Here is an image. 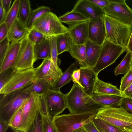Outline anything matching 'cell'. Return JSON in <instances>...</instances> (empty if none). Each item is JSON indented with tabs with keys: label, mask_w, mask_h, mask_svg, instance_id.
<instances>
[{
	"label": "cell",
	"mask_w": 132,
	"mask_h": 132,
	"mask_svg": "<svg viewBox=\"0 0 132 132\" xmlns=\"http://www.w3.org/2000/svg\"><path fill=\"white\" fill-rule=\"evenodd\" d=\"M95 116L125 132L132 128V114L122 107L104 106Z\"/></svg>",
	"instance_id": "cell-2"
},
{
	"label": "cell",
	"mask_w": 132,
	"mask_h": 132,
	"mask_svg": "<svg viewBox=\"0 0 132 132\" xmlns=\"http://www.w3.org/2000/svg\"><path fill=\"white\" fill-rule=\"evenodd\" d=\"M89 21L69 26L67 32L73 43L78 44H85L88 39Z\"/></svg>",
	"instance_id": "cell-15"
},
{
	"label": "cell",
	"mask_w": 132,
	"mask_h": 132,
	"mask_svg": "<svg viewBox=\"0 0 132 132\" xmlns=\"http://www.w3.org/2000/svg\"><path fill=\"white\" fill-rule=\"evenodd\" d=\"M86 68L92 69L96 63L100 54L101 46L92 42L88 39L85 44Z\"/></svg>",
	"instance_id": "cell-20"
},
{
	"label": "cell",
	"mask_w": 132,
	"mask_h": 132,
	"mask_svg": "<svg viewBox=\"0 0 132 132\" xmlns=\"http://www.w3.org/2000/svg\"><path fill=\"white\" fill-rule=\"evenodd\" d=\"M22 120V112L21 108L14 114L8 124L13 131L18 130L21 127Z\"/></svg>",
	"instance_id": "cell-36"
},
{
	"label": "cell",
	"mask_w": 132,
	"mask_h": 132,
	"mask_svg": "<svg viewBox=\"0 0 132 132\" xmlns=\"http://www.w3.org/2000/svg\"><path fill=\"white\" fill-rule=\"evenodd\" d=\"M59 18L62 23H65L69 26L90 20L81 13L72 10L60 16Z\"/></svg>",
	"instance_id": "cell-27"
},
{
	"label": "cell",
	"mask_w": 132,
	"mask_h": 132,
	"mask_svg": "<svg viewBox=\"0 0 132 132\" xmlns=\"http://www.w3.org/2000/svg\"><path fill=\"white\" fill-rule=\"evenodd\" d=\"M54 84L53 81L48 78H36L31 84L24 89L22 92L29 94L35 93L40 96L51 89Z\"/></svg>",
	"instance_id": "cell-19"
},
{
	"label": "cell",
	"mask_w": 132,
	"mask_h": 132,
	"mask_svg": "<svg viewBox=\"0 0 132 132\" xmlns=\"http://www.w3.org/2000/svg\"><path fill=\"white\" fill-rule=\"evenodd\" d=\"M93 93L123 97L122 93L116 86L105 82L100 79L98 77L96 80Z\"/></svg>",
	"instance_id": "cell-22"
},
{
	"label": "cell",
	"mask_w": 132,
	"mask_h": 132,
	"mask_svg": "<svg viewBox=\"0 0 132 132\" xmlns=\"http://www.w3.org/2000/svg\"><path fill=\"white\" fill-rule=\"evenodd\" d=\"M87 0L102 10L110 3V0Z\"/></svg>",
	"instance_id": "cell-43"
},
{
	"label": "cell",
	"mask_w": 132,
	"mask_h": 132,
	"mask_svg": "<svg viewBox=\"0 0 132 132\" xmlns=\"http://www.w3.org/2000/svg\"><path fill=\"white\" fill-rule=\"evenodd\" d=\"M50 8L42 6L32 10L27 23V27L29 29L32 27L35 21L44 14L51 12Z\"/></svg>",
	"instance_id": "cell-33"
},
{
	"label": "cell",
	"mask_w": 132,
	"mask_h": 132,
	"mask_svg": "<svg viewBox=\"0 0 132 132\" xmlns=\"http://www.w3.org/2000/svg\"><path fill=\"white\" fill-rule=\"evenodd\" d=\"M130 69L132 71V57L131 60V62Z\"/></svg>",
	"instance_id": "cell-54"
},
{
	"label": "cell",
	"mask_w": 132,
	"mask_h": 132,
	"mask_svg": "<svg viewBox=\"0 0 132 132\" xmlns=\"http://www.w3.org/2000/svg\"><path fill=\"white\" fill-rule=\"evenodd\" d=\"M8 31L6 23L3 22L0 24V42L7 36Z\"/></svg>",
	"instance_id": "cell-44"
},
{
	"label": "cell",
	"mask_w": 132,
	"mask_h": 132,
	"mask_svg": "<svg viewBox=\"0 0 132 132\" xmlns=\"http://www.w3.org/2000/svg\"><path fill=\"white\" fill-rule=\"evenodd\" d=\"M27 37L34 45L40 44L46 37L42 33L32 27L29 30Z\"/></svg>",
	"instance_id": "cell-35"
},
{
	"label": "cell",
	"mask_w": 132,
	"mask_h": 132,
	"mask_svg": "<svg viewBox=\"0 0 132 132\" xmlns=\"http://www.w3.org/2000/svg\"><path fill=\"white\" fill-rule=\"evenodd\" d=\"M40 96L32 93L27 99L21 108L22 122L21 127L18 130L26 132L35 120L39 111Z\"/></svg>",
	"instance_id": "cell-11"
},
{
	"label": "cell",
	"mask_w": 132,
	"mask_h": 132,
	"mask_svg": "<svg viewBox=\"0 0 132 132\" xmlns=\"http://www.w3.org/2000/svg\"><path fill=\"white\" fill-rule=\"evenodd\" d=\"M13 132H22V131H18V130H16V131H14Z\"/></svg>",
	"instance_id": "cell-55"
},
{
	"label": "cell",
	"mask_w": 132,
	"mask_h": 132,
	"mask_svg": "<svg viewBox=\"0 0 132 132\" xmlns=\"http://www.w3.org/2000/svg\"><path fill=\"white\" fill-rule=\"evenodd\" d=\"M67 108L65 94L50 89L40 96L39 111L42 114L54 118Z\"/></svg>",
	"instance_id": "cell-3"
},
{
	"label": "cell",
	"mask_w": 132,
	"mask_h": 132,
	"mask_svg": "<svg viewBox=\"0 0 132 132\" xmlns=\"http://www.w3.org/2000/svg\"><path fill=\"white\" fill-rule=\"evenodd\" d=\"M132 83V71L130 70L121 77L119 90L123 93Z\"/></svg>",
	"instance_id": "cell-39"
},
{
	"label": "cell",
	"mask_w": 132,
	"mask_h": 132,
	"mask_svg": "<svg viewBox=\"0 0 132 132\" xmlns=\"http://www.w3.org/2000/svg\"><path fill=\"white\" fill-rule=\"evenodd\" d=\"M34 61L41 59L51 58L49 37H46L40 44L34 45Z\"/></svg>",
	"instance_id": "cell-25"
},
{
	"label": "cell",
	"mask_w": 132,
	"mask_h": 132,
	"mask_svg": "<svg viewBox=\"0 0 132 132\" xmlns=\"http://www.w3.org/2000/svg\"><path fill=\"white\" fill-rule=\"evenodd\" d=\"M127 51H128L132 53V32L127 47Z\"/></svg>",
	"instance_id": "cell-51"
},
{
	"label": "cell",
	"mask_w": 132,
	"mask_h": 132,
	"mask_svg": "<svg viewBox=\"0 0 132 132\" xmlns=\"http://www.w3.org/2000/svg\"><path fill=\"white\" fill-rule=\"evenodd\" d=\"M10 42L7 36L0 42V64L2 62L7 52Z\"/></svg>",
	"instance_id": "cell-40"
},
{
	"label": "cell",
	"mask_w": 132,
	"mask_h": 132,
	"mask_svg": "<svg viewBox=\"0 0 132 132\" xmlns=\"http://www.w3.org/2000/svg\"><path fill=\"white\" fill-rule=\"evenodd\" d=\"M56 40L58 55L65 52H68L73 43L68 32L57 35Z\"/></svg>",
	"instance_id": "cell-29"
},
{
	"label": "cell",
	"mask_w": 132,
	"mask_h": 132,
	"mask_svg": "<svg viewBox=\"0 0 132 132\" xmlns=\"http://www.w3.org/2000/svg\"><path fill=\"white\" fill-rule=\"evenodd\" d=\"M20 45V41L11 42L4 59L0 64V73L13 68L16 59Z\"/></svg>",
	"instance_id": "cell-18"
},
{
	"label": "cell",
	"mask_w": 132,
	"mask_h": 132,
	"mask_svg": "<svg viewBox=\"0 0 132 132\" xmlns=\"http://www.w3.org/2000/svg\"><path fill=\"white\" fill-rule=\"evenodd\" d=\"M26 132H43L42 116L39 111L35 120Z\"/></svg>",
	"instance_id": "cell-37"
},
{
	"label": "cell",
	"mask_w": 132,
	"mask_h": 132,
	"mask_svg": "<svg viewBox=\"0 0 132 132\" xmlns=\"http://www.w3.org/2000/svg\"><path fill=\"white\" fill-rule=\"evenodd\" d=\"M9 127L8 123L0 121V132H6Z\"/></svg>",
	"instance_id": "cell-49"
},
{
	"label": "cell",
	"mask_w": 132,
	"mask_h": 132,
	"mask_svg": "<svg viewBox=\"0 0 132 132\" xmlns=\"http://www.w3.org/2000/svg\"><path fill=\"white\" fill-rule=\"evenodd\" d=\"M35 69L36 78H48L54 84L63 73L61 69L55 66L51 58L43 59L40 65Z\"/></svg>",
	"instance_id": "cell-14"
},
{
	"label": "cell",
	"mask_w": 132,
	"mask_h": 132,
	"mask_svg": "<svg viewBox=\"0 0 132 132\" xmlns=\"http://www.w3.org/2000/svg\"><path fill=\"white\" fill-rule=\"evenodd\" d=\"M120 107H122L126 111L132 114V101L131 99L123 97Z\"/></svg>",
	"instance_id": "cell-41"
},
{
	"label": "cell",
	"mask_w": 132,
	"mask_h": 132,
	"mask_svg": "<svg viewBox=\"0 0 132 132\" xmlns=\"http://www.w3.org/2000/svg\"><path fill=\"white\" fill-rule=\"evenodd\" d=\"M49 39L51 60L57 68H59V64L60 63V60L57 57L58 55L56 44V36L50 37Z\"/></svg>",
	"instance_id": "cell-34"
},
{
	"label": "cell",
	"mask_w": 132,
	"mask_h": 132,
	"mask_svg": "<svg viewBox=\"0 0 132 132\" xmlns=\"http://www.w3.org/2000/svg\"><path fill=\"white\" fill-rule=\"evenodd\" d=\"M96 102L103 106L120 107L123 97L113 95H106L93 93L90 96Z\"/></svg>",
	"instance_id": "cell-23"
},
{
	"label": "cell",
	"mask_w": 132,
	"mask_h": 132,
	"mask_svg": "<svg viewBox=\"0 0 132 132\" xmlns=\"http://www.w3.org/2000/svg\"><path fill=\"white\" fill-rule=\"evenodd\" d=\"M20 45L13 69L24 70L34 68V44L27 36L20 41Z\"/></svg>",
	"instance_id": "cell-12"
},
{
	"label": "cell",
	"mask_w": 132,
	"mask_h": 132,
	"mask_svg": "<svg viewBox=\"0 0 132 132\" xmlns=\"http://www.w3.org/2000/svg\"><path fill=\"white\" fill-rule=\"evenodd\" d=\"M72 10L81 13L90 20L102 17L104 14L101 9L87 0L78 1Z\"/></svg>",
	"instance_id": "cell-16"
},
{
	"label": "cell",
	"mask_w": 132,
	"mask_h": 132,
	"mask_svg": "<svg viewBox=\"0 0 132 132\" xmlns=\"http://www.w3.org/2000/svg\"><path fill=\"white\" fill-rule=\"evenodd\" d=\"M4 11L5 18L11 8L12 0H0Z\"/></svg>",
	"instance_id": "cell-47"
},
{
	"label": "cell",
	"mask_w": 132,
	"mask_h": 132,
	"mask_svg": "<svg viewBox=\"0 0 132 132\" xmlns=\"http://www.w3.org/2000/svg\"><path fill=\"white\" fill-rule=\"evenodd\" d=\"M13 68H10L0 73V89L8 79Z\"/></svg>",
	"instance_id": "cell-42"
},
{
	"label": "cell",
	"mask_w": 132,
	"mask_h": 132,
	"mask_svg": "<svg viewBox=\"0 0 132 132\" xmlns=\"http://www.w3.org/2000/svg\"><path fill=\"white\" fill-rule=\"evenodd\" d=\"M83 127L87 132H100L94 124L93 120L85 124Z\"/></svg>",
	"instance_id": "cell-45"
},
{
	"label": "cell",
	"mask_w": 132,
	"mask_h": 132,
	"mask_svg": "<svg viewBox=\"0 0 132 132\" xmlns=\"http://www.w3.org/2000/svg\"><path fill=\"white\" fill-rule=\"evenodd\" d=\"M125 132H132V128L126 130Z\"/></svg>",
	"instance_id": "cell-53"
},
{
	"label": "cell",
	"mask_w": 132,
	"mask_h": 132,
	"mask_svg": "<svg viewBox=\"0 0 132 132\" xmlns=\"http://www.w3.org/2000/svg\"><path fill=\"white\" fill-rule=\"evenodd\" d=\"M65 96L67 108L71 114L97 113L104 107L95 102L76 83L73 84Z\"/></svg>",
	"instance_id": "cell-1"
},
{
	"label": "cell",
	"mask_w": 132,
	"mask_h": 132,
	"mask_svg": "<svg viewBox=\"0 0 132 132\" xmlns=\"http://www.w3.org/2000/svg\"><path fill=\"white\" fill-rule=\"evenodd\" d=\"M79 83L85 92L90 96L93 92L94 86L98 74L92 68L80 67Z\"/></svg>",
	"instance_id": "cell-17"
},
{
	"label": "cell",
	"mask_w": 132,
	"mask_h": 132,
	"mask_svg": "<svg viewBox=\"0 0 132 132\" xmlns=\"http://www.w3.org/2000/svg\"><path fill=\"white\" fill-rule=\"evenodd\" d=\"M127 49L106 39L101 46L99 57L93 69L98 74L101 71L114 63Z\"/></svg>",
	"instance_id": "cell-9"
},
{
	"label": "cell",
	"mask_w": 132,
	"mask_h": 132,
	"mask_svg": "<svg viewBox=\"0 0 132 132\" xmlns=\"http://www.w3.org/2000/svg\"><path fill=\"white\" fill-rule=\"evenodd\" d=\"M103 17L106 32V39L127 48L132 32V27L125 24L104 14Z\"/></svg>",
	"instance_id": "cell-4"
},
{
	"label": "cell",
	"mask_w": 132,
	"mask_h": 132,
	"mask_svg": "<svg viewBox=\"0 0 132 132\" xmlns=\"http://www.w3.org/2000/svg\"><path fill=\"white\" fill-rule=\"evenodd\" d=\"M76 61L72 64L64 72L56 82L53 85L51 89L60 91V88L65 85L68 84L72 80V75L74 71L77 69L79 65Z\"/></svg>",
	"instance_id": "cell-24"
},
{
	"label": "cell",
	"mask_w": 132,
	"mask_h": 132,
	"mask_svg": "<svg viewBox=\"0 0 132 132\" xmlns=\"http://www.w3.org/2000/svg\"><path fill=\"white\" fill-rule=\"evenodd\" d=\"M73 132H87L83 127L79 128Z\"/></svg>",
	"instance_id": "cell-52"
},
{
	"label": "cell",
	"mask_w": 132,
	"mask_h": 132,
	"mask_svg": "<svg viewBox=\"0 0 132 132\" xmlns=\"http://www.w3.org/2000/svg\"><path fill=\"white\" fill-rule=\"evenodd\" d=\"M88 39L101 46L106 38L104 21L102 16L89 21Z\"/></svg>",
	"instance_id": "cell-13"
},
{
	"label": "cell",
	"mask_w": 132,
	"mask_h": 132,
	"mask_svg": "<svg viewBox=\"0 0 132 132\" xmlns=\"http://www.w3.org/2000/svg\"><path fill=\"white\" fill-rule=\"evenodd\" d=\"M29 31L18 18L8 31L7 36L10 42L20 41L27 36Z\"/></svg>",
	"instance_id": "cell-21"
},
{
	"label": "cell",
	"mask_w": 132,
	"mask_h": 132,
	"mask_svg": "<svg viewBox=\"0 0 132 132\" xmlns=\"http://www.w3.org/2000/svg\"><path fill=\"white\" fill-rule=\"evenodd\" d=\"M32 27L47 37L67 32L68 28L62 24L55 14L51 12L44 14L37 19Z\"/></svg>",
	"instance_id": "cell-8"
},
{
	"label": "cell",
	"mask_w": 132,
	"mask_h": 132,
	"mask_svg": "<svg viewBox=\"0 0 132 132\" xmlns=\"http://www.w3.org/2000/svg\"><path fill=\"white\" fill-rule=\"evenodd\" d=\"M21 90L0 94V121L8 123L14 114L21 108L30 94Z\"/></svg>",
	"instance_id": "cell-6"
},
{
	"label": "cell",
	"mask_w": 132,
	"mask_h": 132,
	"mask_svg": "<svg viewBox=\"0 0 132 132\" xmlns=\"http://www.w3.org/2000/svg\"><path fill=\"white\" fill-rule=\"evenodd\" d=\"M80 76V69H77L75 70L72 75V80L74 83L78 84L80 86L79 80Z\"/></svg>",
	"instance_id": "cell-46"
},
{
	"label": "cell",
	"mask_w": 132,
	"mask_h": 132,
	"mask_svg": "<svg viewBox=\"0 0 132 132\" xmlns=\"http://www.w3.org/2000/svg\"><path fill=\"white\" fill-rule=\"evenodd\" d=\"M122 95L123 97L129 98L132 100V83L122 93Z\"/></svg>",
	"instance_id": "cell-48"
},
{
	"label": "cell",
	"mask_w": 132,
	"mask_h": 132,
	"mask_svg": "<svg viewBox=\"0 0 132 132\" xmlns=\"http://www.w3.org/2000/svg\"><path fill=\"white\" fill-rule=\"evenodd\" d=\"M5 18L4 11L1 2L0 0V24L4 21Z\"/></svg>",
	"instance_id": "cell-50"
},
{
	"label": "cell",
	"mask_w": 132,
	"mask_h": 132,
	"mask_svg": "<svg viewBox=\"0 0 132 132\" xmlns=\"http://www.w3.org/2000/svg\"><path fill=\"white\" fill-rule=\"evenodd\" d=\"M42 116L43 132H58L54 123L53 119L47 115Z\"/></svg>",
	"instance_id": "cell-38"
},
{
	"label": "cell",
	"mask_w": 132,
	"mask_h": 132,
	"mask_svg": "<svg viewBox=\"0 0 132 132\" xmlns=\"http://www.w3.org/2000/svg\"><path fill=\"white\" fill-rule=\"evenodd\" d=\"M32 10L29 0H20L18 18L20 21L27 27Z\"/></svg>",
	"instance_id": "cell-28"
},
{
	"label": "cell",
	"mask_w": 132,
	"mask_h": 132,
	"mask_svg": "<svg viewBox=\"0 0 132 132\" xmlns=\"http://www.w3.org/2000/svg\"><path fill=\"white\" fill-rule=\"evenodd\" d=\"M19 3L20 0H15L14 1L3 21L6 23L8 31L18 18Z\"/></svg>",
	"instance_id": "cell-31"
},
{
	"label": "cell",
	"mask_w": 132,
	"mask_h": 132,
	"mask_svg": "<svg viewBox=\"0 0 132 132\" xmlns=\"http://www.w3.org/2000/svg\"><path fill=\"white\" fill-rule=\"evenodd\" d=\"M95 126L100 132H125L95 116L93 119Z\"/></svg>",
	"instance_id": "cell-32"
},
{
	"label": "cell",
	"mask_w": 132,
	"mask_h": 132,
	"mask_svg": "<svg viewBox=\"0 0 132 132\" xmlns=\"http://www.w3.org/2000/svg\"><path fill=\"white\" fill-rule=\"evenodd\" d=\"M86 47L85 44H78L73 43L68 52L75 59L80 67H85Z\"/></svg>",
	"instance_id": "cell-26"
},
{
	"label": "cell",
	"mask_w": 132,
	"mask_h": 132,
	"mask_svg": "<svg viewBox=\"0 0 132 132\" xmlns=\"http://www.w3.org/2000/svg\"><path fill=\"white\" fill-rule=\"evenodd\" d=\"M132 57V53L127 51L123 59L114 69L115 76L122 74L125 75L130 70Z\"/></svg>",
	"instance_id": "cell-30"
},
{
	"label": "cell",
	"mask_w": 132,
	"mask_h": 132,
	"mask_svg": "<svg viewBox=\"0 0 132 132\" xmlns=\"http://www.w3.org/2000/svg\"><path fill=\"white\" fill-rule=\"evenodd\" d=\"M125 0H110V3L102 9L104 14L127 25L132 26V9Z\"/></svg>",
	"instance_id": "cell-10"
},
{
	"label": "cell",
	"mask_w": 132,
	"mask_h": 132,
	"mask_svg": "<svg viewBox=\"0 0 132 132\" xmlns=\"http://www.w3.org/2000/svg\"></svg>",
	"instance_id": "cell-56"
},
{
	"label": "cell",
	"mask_w": 132,
	"mask_h": 132,
	"mask_svg": "<svg viewBox=\"0 0 132 132\" xmlns=\"http://www.w3.org/2000/svg\"><path fill=\"white\" fill-rule=\"evenodd\" d=\"M96 113L63 114L56 116L53 121L58 132H73L92 121Z\"/></svg>",
	"instance_id": "cell-7"
},
{
	"label": "cell",
	"mask_w": 132,
	"mask_h": 132,
	"mask_svg": "<svg viewBox=\"0 0 132 132\" xmlns=\"http://www.w3.org/2000/svg\"><path fill=\"white\" fill-rule=\"evenodd\" d=\"M36 79L34 68L24 70L13 69L7 80L0 89V94H6L23 90Z\"/></svg>",
	"instance_id": "cell-5"
}]
</instances>
